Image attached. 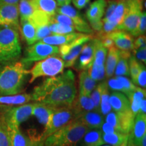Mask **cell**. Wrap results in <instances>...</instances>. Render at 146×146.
<instances>
[{
	"mask_svg": "<svg viewBox=\"0 0 146 146\" xmlns=\"http://www.w3.org/2000/svg\"><path fill=\"white\" fill-rule=\"evenodd\" d=\"M76 94L75 76L68 70L60 75L45 79L35 87L31 96L32 101L58 108L70 106Z\"/></svg>",
	"mask_w": 146,
	"mask_h": 146,
	"instance_id": "obj_1",
	"label": "cell"
},
{
	"mask_svg": "<svg viewBox=\"0 0 146 146\" xmlns=\"http://www.w3.org/2000/svg\"><path fill=\"white\" fill-rule=\"evenodd\" d=\"M27 66L21 60L0 64V96H13L21 92L29 74Z\"/></svg>",
	"mask_w": 146,
	"mask_h": 146,
	"instance_id": "obj_2",
	"label": "cell"
},
{
	"mask_svg": "<svg viewBox=\"0 0 146 146\" xmlns=\"http://www.w3.org/2000/svg\"><path fill=\"white\" fill-rule=\"evenodd\" d=\"M89 129L74 120L45 139L44 146H76Z\"/></svg>",
	"mask_w": 146,
	"mask_h": 146,
	"instance_id": "obj_3",
	"label": "cell"
},
{
	"mask_svg": "<svg viewBox=\"0 0 146 146\" xmlns=\"http://www.w3.org/2000/svg\"><path fill=\"white\" fill-rule=\"evenodd\" d=\"M21 54L18 30L10 27L0 28V64L18 61Z\"/></svg>",
	"mask_w": 146,
	"mask_h": 146,
	"instance_id": "obj_4",
	"label": "cell"
},
{
	"mask_svg": "<svg viewBox=\"0 0 146 146\" xmlns=\"http://www.w3.org/2000/svg\"><path fill=\"white\" fill-rule=\"evenodd\" d=\"M64 68V63L61 58L56 56H50L36 62L29 70V74H31L29 82L32 83L38 78L43 76H57L63 72Z\"/></svg>",
	"mask_w": 146,
	"mask_h": 146,
	"instance_id": "obj_5",
	"label": "cell"
},
{
	"mask_svg": "<svg viewBox=\"0 0 146 146\" xmlns=\"http://www.w3.org/2000/svg\"><path fill=\"white\" fill-rule=\"evenodd\" d=\"M74 120L75 116L70 106L56 108L50 115L40 138L44 141L47 137Z\"/></svg>",
	"mask_w": 146,
	"mask_h": 146,
	"instance_id": "obj_6",
	"label": "cell"
},
{
	"mask_svg": "<svg viewBox=\"0 0 146 146\" xmlns=\"http://www.w3.org/2000/svg\"><path fill=\"white\" fill-rule=\"evenodd\" d=\"M34 104L3 106L0 108V116L8 128L20 127L21 123L32 116Z\"/></svg>",
	"mask_w": 146,
	"mask_h": 146,
	"instance_id": "obj_7",
	"label": "cell"
},
{
	"mask_svg": "<svg viewBox=\"0 0 146 146\" xmlns=\"http://www.w3.org/2000/svg\"><path fill=\"white\" fill-rule=\"evenodd\" d=\"M93 35H91L83 34L81 36L70 43L60 45L59 54L64 63L65 68L74 65L83 46L90 41Z\"/></svg>",
	"mask_w": 146,
	"mask_h": 146,
	"instance_id": "obj_8",
	"label": "cell"
},
{
	"mask_svg": "<svg viewBox=\"0 0 146 146\" xmlns=\"http://www.w3.org/2000/svg\"><path fill=\"white\" fill-rule=\"evenodd\" d=\"M127 12L116 30L123 31L131 35L138 27L141 14L143 12V3L142 0H127Z\"/></svg>",
	"mask_w": 146,
	"mask_h": 146,
	"instance_id": "obj_9",
	"label": "cell"
},
{
	"mask_svg": "<svg viewBox=\"0 0 146 146\" xmlns=\"http://www.w3.org/2000/svg\"><path fill=\"white\" fill-rule=\"evenodd\" d=\"M59 54V47L39 41L30 45L27 49L25 56L21 60L29 65L34 62H39L50 56H56Z\"/></svg>",
	"mask_w": 146,
	"mask_h": 146,
	"instance_id": "obj_10",
	"label": "cell"
},
{
	"mask_svg": "<svg viewBox=\"0 0 146 146\" xmlns=\"http://www.w3.org/2000/svg\"><path fill=\"white\" fill-rule=\"evenodd\" d=\"M135 116L131 111L117 114L110 111L105 116V122L113 127L116 131L129 135L132 129Z\"/></svg>",
	"mask_w": 146,
	"mask_h": 146,
	"instance_id": "obj_11",
	"label": "cell"
},
{
	"mask_svg": "<svg viewBox=\"0 0 146 146\" xmlns=\"http://www.w3.org/2000/svg\"><path fill=\"white\" fill-rule=\"evenodd\" d=\"M56 13L64 14L70 18L74 25L75 30L81 33L92 35L94 33L89 24L85 21L83 16L71 5H65L60 6L58 8Z\"/></svg>",
	"mask_w": 146,
	"mask_h": 146,
	"instance_id": "obj_12",
	"label": "cell"
},
{
	"mask_svg": "<svg viewBox=\"0 0 146 146\" xmlns=\"http://www.w3.org/2000/svg\"><path fill=\"white\" fill-rule=\"evenodd\" d=\"M127 10V0H117V5L108 19L102 21L103 27L100 34H108L116 31L118 25L125 17Z\"/></svg>",
	"mask_w": 146,
	"mask_h": 146,
	"instance_id": "obj_13",
	"label": "cell"
},
{
	"mask_svg": "<svg viewBox=\"0 0 146 146\" xmlns=\"http://www.w3.org/2000/svg\"><path fill=\"white\" fill-rule=\"evenodd\" d=\"M10 27L19 31V12L18 5H0V28Z\"/></svg>",
	"mask_w": 146,
	"mask_h": 146,
	"instance_id": "obj_14",
	"label": "cell"
},
{
	"mask_svg": "<svg viewBox=\"0 0 146 146\" xmlns=\"http://www.w3.org/2000/svg\"><path fill=\"white\" fill-rule=\"evenodd\" d=\"M11 146H44V141L38 137L28 136L22 132L20 127L8 128Z\"/></svg>",
	"mask_w": 146,
	"mask_h": 146,
	"instance_id": "obj_15",
	"label": "cell"
},
{
	"mask_svg": "<svg viewBox=\"0 0 146 146\" xmlns=\"http://www.w3.org/2000/svg\"><path fill=\"white\" fill-rule=\"evenodd\" d=\"M96 38H92L82 49L75 64L76 68L80 70H88L94 60Z\"/></svg>",
	"mask_w": 146,
	"mask_h": 146,
	"instance_id": "obj_16",
	"label": "cell"
},
{
	"mask_svg": "<svg viewBox=\"0 0 146 146\" xmlns=\"http://www.w3.org/2000/svg\"><path fill=\"white\" fill-rule=\"evenodd\" d=\"M145 134L146 115H136L132 129L129 134L127 146H139Z\"/></svg>",
	"mask_w": 146,
	"mask_h": 146,
	"instance_id": "obj_17",
	"label": "cell"
},
{
	"mask_svg": "<svg viewBox=\"0 0 146 146\" xmlns=\"http://www.w3.org/2000/svg\"><path fill=\"white\" fill-rule=\"evenodd\" d=\"M108 35L114 42V46L119 50L131 52L134 50V39L129 33L116 30Z\"/></svg>",
	"mask_w": 146,
	"mask_h": 146,
	"instance_id": "obj_18",
	"label": "cell"
},
{
	"mask_svg": "<svg viewBox=\"0 0 146 146\" xmlns=\"http://www.w3.org/2000/svg\"><path fill=\"white\" fill-rule=\"evenodd\" d=\"M75 116V120L85 113L95 110V108L90 96L79 95L70 106Z\"/></svg>",
	"mask_w": 146,
	"mask_h": 146,
	"instance_id": "obj_19",
	"label": "cell"
},
{
	"mask_svg": "<svg viewBox=\"0 0 146 146\" xmlns=\"http://www.w3.org/2000/svg\"><path fill=\"white\" fill-rule=\"evenodd\" d=\"M108 89L114 91L121 92L127 96L128 95L136 89V86L129 78L123 76L111 77L107 83Z\"/></svg>",
	"mask_w": 146,
	"mask_h": 146,
	"instance_id": "obj_20",
	"label": "cell"
},
{
	"mask_svg": "<svg viewBox=\"0 0 146 146\" xmlns=\"http://www.w3.org/2000/svg\"><path fill=\"white\" fill-rule=\"evenodd\" d=\"M110 104L112 110L117 114L131 111L130 102L127 97L121 92L114 91L112 93L110 96Z\"/></svg>",
	"mask_w": 146,
	"mask_h": 146,
	"instance_id": "obj_21",
	"label": "cell"
},
{
	"mask_svg": "<svg viewBox=\"0 0 146 146\" xmlns=\"http://www.w3.org/2000/svg\"><path fill=\"white\" fill-rule=\"evenodd\" d=\"M89 129H100L104 123V116L100 112L93 110L82 115L77 119Z\"/></svg>",
	"mask_w": 146,
	"mask_h": 146,
	"instance_id": "obj_22",
	"label": "cell"
},
{
	"mask_svg": "<svg viewBox=\"0 0 146 146\" xmlns=\"http://www.w3.org/2000/svg\"><path fill=\"white\" fill-rule=\"evenodd\" d=\"M107 3L106 0H96L89 5L86 12V16L89 23L102 21L104 16Z\"/></svg>",
	"mask_w": 146,
	"mask_h": 146,
	"instance_id": "obj_23",
	"label": "cell"
},
{
	"mask_svg": "<svg viewBox=\"0 0 146 146\" xmlns=\"http://www.w3.org/2000/svg\"><path fill=\"white\" fill-rule=\"evenodd\" d=\"M83 35V33L76 32L69 34L52 35L47 36V37L44 38L39 41H41L48 45L58 46V45H62L70 43V42L81 36Z\"/></svg>",
	"mask_w": 146,
	"mask_h": 146,
	"instance_id": "obj_24",
	"label": "cell"
},
{
	"mask_svg": "<svg viewBox=\"0 0 146 146\" xmlns=\"http://www.w3.org/2000/svg\"><path fill=\"white\" fill-rule=\"evenodd\" d=\"M32 101L31 94H19L13 96H0V108L25 104Z\"/></svg>",
	"mask_w": 146,
	"mask_h": 146,
	"instance_id": "obj_25",
	"label": "cell"
},
{
	"mask_svg": "<svg viewBox=\"0 0 146 146\" xmlns=\"http://www.w3.org/2000/svg\"><path fill=\"white\" fill-rule=\"evenodd\" d=\"M56 108H54L41 103H34L32 110V116L37 118L38 121L43 125H45L48 121L50 115Z\"/></svg>",
	"mask_w": 146,
	"mask_h": 146,
	"instance_id": "obj_26",
	"label": "cell"
},
{
	"mask_svg": "<svg viewBox=\"0 0 146 146\" xmlns=\"http://www.w3.org/2000/svg\"><path fill=\"white\" fill-rule=\"evenodd\" d=\"M103 133L100 129H89L81 140L80 146H102L104 145Z\"/></svg>",
	"mask_w": 146,
	"mask_h": 146,
	"instance_id": "obj_27",
	"label": "cell"
},
{
	"mask_svg": "<svg viewBox=\"0 0 146 146\" xmlns=\"http://www.w3.org/2000/svg\"><path fill=\"white\" fill-rule=\"evenodd\" d=\"M79 90L78 94L90 96L96 87L97 82L89 76L88 70H82L79 74Z\"/></svg>",
	"mask_w": 146,
	"mask_h": 146,
	"instance_id": "obj_28",
	"label": "cell"
},
{
	"mask_svg": "<svg viewBox=\"0 0 146 146\" xmlns=\"http://www.w3.org/2000/svg\"><path fill=\"white\" fill-rule=\"evenodd\" d=\"M106 62L105 65V73L108 78H111L114 75L115 68L119 59V50L115 46L108 49Z\"/></svg>",
	"mask_w": 146,
	"mask_h": 146,
	"instance_id": "obj_29",
	"label": "cell"
},
{
	"mask_svg": "<svg viewBox=\"0 0 146 146\" xmlns=\"http://www.w3.org/2000/svg\"><path fill=\"white\" fill-rule=\"evenodd\" d=\"M20 29L24 39L26 41L29 45L34 44L37 41L36 38V27L32 22L27 20H22L21 21Z\"/></svg>",
	"mask_w": 146,
	"mask_h": 146,
	"instance_id": "obj_30",
	"label": "cell"
},
{
	"mask_svg": "<svg viewBox=\"0 0 146 146\" xmlns=\"http://www.w3.org/2000/svg\"><path fill=\"white\" fill-rule=\"evenodd\" d=\"M19 17L22 20H31L37 12L38 9L32 0H20L18 4Z\"/></svg>",
	"mask_w": 146,
	"mask_h": 146,
	"instance_id": "obj_31",
	"label": "cell"
},
{
	"mask_svg": "<svg viewBox=\"0 0 146 146\" xmlns=\"http://www.w3.org/2000/svg\"><path fill=\"white\" fill-rule=\"evenodd\" d=\"M145 89L141 87H136V89L132 92H131L127 96L130 102L131 110L135 116L138 114L139 110L140 104L142 100L145 98Z\"/></svg>",
	"mask_w": 146,
	"mask_h": 146,
	"instance_id": "obj_32",
	"label": "cell"
},
{
	"mask_svg": "<svg viewBox=\"0 0 146 146\" xmlns=\"http://www.w3.org/2000/svg\"><path fill=\"white\" fill-rule=\"evenodd\" d=\"M131 56V52L119 50V59L114 73L116 76H129V60Z\"/></svg>",
	"mask_w": 146,
	"mask_h": 146,
	"instance_id": "obj_33",
	"label": "cell"
},
{
	"mask_svg": "<svg viewBox=\"0 0 146 146\" xmlns=\"http://www.w3.org/2000/svg\"><path fill=\"white\" fill-rule=\"evenodd\" d=\"M38 10L52 17L56 14L58 3L56 0H32Z\"/></svg>",
	"mask_w": 146,
	"mask_h": 146,
	"instance_id": "obj_34",
	"label": "cell"
},
{
	"mask_svg": "<svg viewBox=\"0 0 146 146\" xmlns=\"http://www.w3.org/2000/svg\"><path fill=\"white\" fill-rule=\"evenodd\" d=\"M129 135L118 132H114L109 134L102 135V138L104 144L111 146H120L123 143L128 141Z\"/></svg>",
	"mask_w": 146,
	"mask_h": 146,
	"instance_id": "obj_35",
	"label": "cell"
},
{
	"mask_svg": "<svg viewBox=\"0 0 146 146\" xmlns=\"http://www.w3.org/2000/svg\"><path fill=\"white\" fill-rule=\"evenodd\" d=\"M112 111V107L110 104L109 89L106 82H102L101 99H100V112L105 116Z\"/></svg>",
	"mask_w": 146,
	"mask_h": 146,
	"instance_id": "obj_36",
	"label": "cell"
},
{
	"mask_svg": "<svg viewBox=\"0 0 146 146\" xmlns=\"http://www.w3.org/2000/svg\"><path fill=\"white\" fill-rule=\"evenodd\" d=\"M96 38V49H95L94 60L93 64L97 66H105L108 50L102 45L101 41L98 38Z\"/></svg>",
	"mask_w": 146,
	"mask_h": 146,
	"instance_id": "obj_37",
	"label": "cell"
},
{
	"mask_svg": "<svg viewBox=\"0 0 146 146\" xmlns=\"http://www.w3.org/2000/svg\"><path fill=\"white\" fill-rule=\"evenodd\" d=\"M143 64L138 61L134 56H131L129 60V75L131 76L133 83L134 84L139 73L143 66Z\"/></svg>",
	"mask_w": 146,
	"mask_h": 146,
	"instance_id": "obj_38",
	"label": "cell"
},
{
	"mask_svg": "<svg viewBox=\"0 0 146 146\" xmlns=\"http://www.w3.org/2000/svg\"><path fill=\"white\" fill-rule=\"evenodd\" d=\"M50 30L54 35H63L75 33L76 30L72 27L58 23H52L50 25Z\"/></svg>",
	"mask_w": 146,
	"mask_h": 146,
	"instance_id": "obj_39",
	"label": "cell"
},
{
	"mask_svg": "<svg viewBox=\"0 0 146 146\" xmlns=\"http://www.w3.org/2000/svg\"><path fill=\"white\" fill-rule=\"evenodd\" d=\"M0 146H11L10 131L8 126L0 116Z\"/></svg>",
	"mask_w": 146,
	"mask_h": 146,
	"instance_id": "obj_40",
	"label": "cell"
},
{
	"mask_svg": "<svg viewBox=\"0 0 146 146\" xmlns=\"http://www.w3.org/2000/svg\"><path fill=\"white\" fill-rule=\"evenodd\" d=\"M89 76L94 81H100L105 77V66H97L92 64L88 70Z\"/></svg>",
	"mask_w": 146,
	"mask_h": 146,
	"instance_id": "obj_41",
	"label": "cell"
},
{
	"mask_svg": "<svg viewBox=\"0 0 146 146\" xmlns=\"http://www.w3.org/2000/svg\"><path fill=\"white\" fill-rule=\"evenodd\" d=\"M101 91H102V83H100L98 86L91 93L90 97L94 103L95 110L100 112V99H101ZM101 113V112H100Z\"/></svg>",
	"mask_w": 146,
	"mask_h": 146,
	"instance_id": "obj_42",
	"label": "cell"
},
{
	"mask_svg": "<svg viewBox=\"0 0 146 146\" xmlns=\"http://www.w3.org/2000/svg\"><path fill=\"white\" fill-rule=\"evenodd\" d=\"M146 30V14L145 11H143L140 17L139 23L137 28L133 33L131 34L133 36H138L140 35H144Z\"/></svg>",
	"mask_w": 146,
	"mask_h": 146,
	"instance_id": "obj_43",
	"label": "cell"
},
{
	"mask_svg": "<svg viewBox=\"0 0 146 146\" xmlns=\"http://www.w3.org/2000/svg\"><path fill=\"white\" fill-rule=\"evenodd\" d=\"M51 33L50 30V25H45L36 27V41H39L47 36H50Z\"/></svg>",
	"mask_w": 146,
	"mask_h": 146,
	"instance_id": "obj_44",
	"label": "cell"
},
{
	"mask_svg": "<svg viewBox=\"0 0 146 146\" xmlns=\"http://www.w3.org/2000/svg\"><path fill=\"white\" fill-rule=\"evenodd\" d=\"M134 84L139 85L141 88L145 89L146 87V70L145 65H143L142 68L139 73Z\"/></svg>",
	"mask_w": 146,
	"mask_h": 146,
	"instance_id": "obj_45",
	"label": "cell"
},
{
	"mask_svg": "<svg viewBox=\"0 0 146 146\" xmlns=\"http://www.w3.org/2000/svg\"><path fill=\"white\" fill-rule=\"evenodd\" d=\"M135 56L138 61L141 62L142 64H145L146 63V47H141V48L133 50Z\"/></svg>",
	"mask_w": 146,
	"mask_h": 146,
	"instance_id": "obj_46",
	"label": "cell"
},
{
	"mask_svg": "<svg viewBox=\"0 0 146 146\" xmlns=\"http://www.w3.org/2000/svg\"><path fill=\"white\" fill-rule=\"evenodd\" d=\"M116 5H117V0H111V1H109L108 5L106 8L104 17L102 21H106V20L108 19L110 16L112 15L113 12L114 11Z\"/></svg>",
	"mask_w": 146,
	"mask_h": 146,
	"instance_id": "obj_47",
	"label": "cell"
},
{
	"mask_svg": "<svg viewBox=\"0 0 146 146\" xmlns=\"http://www.w3.org/2000/svg\"><path fill=\"white\" fill-rule=\"evenodd\" d=\"M145 40V35L138 36V37L134 41V50L141 48V47H145L146 45Z\"/></svg>",
	"mask_w": 146,
	"mask_h": 146,
	"instance_id": "obj_48",
	"label": "cell"
},
{
	"mask_svg": "<svg viewBox=\"0 0 146 146\" xmlns=\"http://www.w3.org/2000/svg\"><path fill=\"white\" fill-rule=\"evenodd\" d=\"M101 131L102 132L104 133V134H109V133H113L114 132H116V129H114V127H112L110 125H109L108 123H106L104 121V123H103V125H102V127H101ZM119 132V131H118Z\"/></svg>",
	"mask_w": 146,
	"mask_h": 146,
	"instance_id": "obj_49",
	"label": "cell"
},
{
	"mask_svg": "<svg viewBox=\"0 0 146 146\" xmlns=\"http://www.w3.org/2000/svg\"><path fill=\"white\" fill-rule=\"evenodd\" d=\"M73 5L78 10H81L88 4L90 0H71Z\"/></svg>",
	"mask_w": 146,
	"mask_h": 146,
	"instance_id": "obj_50",
	"label": "cell"
},
{
	"mask_svg": "<svg viewBox=\"0 0 146 146\" xmlns=\"http://www.w3.org/2000/svg\"><path fill=\"white\" fill-rule=\"evenodd\" d=\"M137 114L146 115V100H145V98L142 100L141 104H140L139 110V112H138Z\"/></svg>",
	"mask_w": 146,
	"mask_h": 146,
	"instance_id": "obj_51",
	"label": "cell"
},
{
	"mask_svg": "<svg viewBox=\"0 0 146 146\" xmlns=\"http://www.w3.org/2000/svg\"><path fill=\"white\" fill-rule=\"evenodd\" d=\"M20 0H0V5L1 4H10L18 5Z\"/></svg>",
	"mask_w": 146,
	"mask_h": 146,
	"instance_id": "obj_52",
	"label": "cell"
},
{
	"mask_svg": "<svg viewBox=\"0 0 146 146\" xmlns=\"http://www.w3.org/2000/svg\"><path fill=\"white\" fill-rule=\"evenodd\" d=\"M56 2L58 3V5L62 6L65 5H70L71 0H56Z\"/></svg>",
	"mask_w": 146,
	"mask_h": 146,
	"instance_id": "obj_53",
	"label": "cell"
},
{
	"mask_svg": "<svg viewBox=\"0 0 146 146\" xmlns=\"http://www.w3.org/2000/svg\"><path fill=\"white\" fill-rule=\"evenodd\" d=\"M120 146H127V141H126V142H125V143H123Z\"/></svg>",
	"mask_w": 146,
	"mask_h": 146,
	"instance_id": "obj_54",
	"label": "cell"
},
{
	"mask_svg": "<svg viewBox=\"0 0 146 146\" xmlns=\"http://www.w3.org/2000/svg\"><path fill=\"white\" fill-rule=\"evenodd\" d=\"M102 146H111V145H107V144H104V145H102Z\"/></svg>",
	"mask_w": 146,
	"mask_h": 146,
	"instance_id": "obj_55",
	"label": "cell"
}]
</instances>
